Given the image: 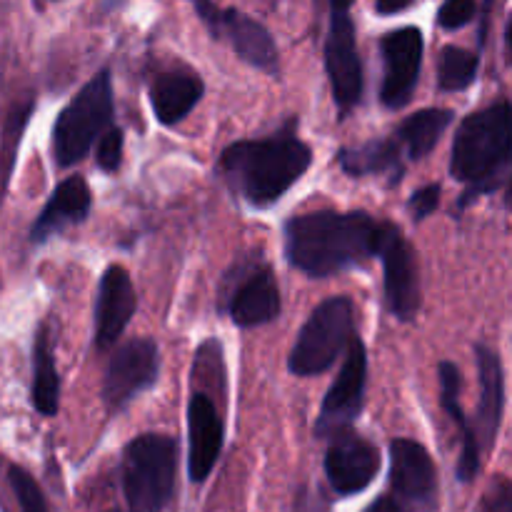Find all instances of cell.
<instances>
[{"instance_id":"1","label":"cell","mask_w":512,"mask_h":512,"mask_svg":"<svg viewBox=\"0 0 512 512\" xmlns=\"http://www.w3.org/2000/svg\"><path fill=\"white\" fill-rule=\"evenodd\" d=\"M380 220L368 213L295 215L285 223V255L290 265L310 278H330L340 270L358 268L378 255Z\"/></svg>"},{"instance_id":"2","label":"cell","mask_w":512,"mask_h":512,"mask_svg":"<svg viewBox=\"0 0 512 512\" xmlns=\"http://www.w3.org/2000/svg\"><path fill=\"white\" fill-rule=\"evenodd\" d=\"M450 175L465 185L460 205L495 190H508L512 198V103L500 100L460 123Z\"/></svg>"},{"instance_id":"3","label":"cell","mask_w":512,"mask_h":512,"mask_svg":"<svg viewBox=\"0 0 512 512\" xmlns=\"http://www.w3.org/2000/svg\"><path fill=\"white\" fill-rule=\"evenodd\" d=\"M310 160L313 153L303 140L293 133H278L228 145L220 155V168L240 198L253 208H268L303 178Z\"/></svg>"},{"instance_id":"4","label":"cell","mask_w":512,"mask_h":512,"mask_svg":"<svg viewBox=\"0 0 512 512\" xmlns=\"http://www.w3.org/2000/svg\"><path fill=\"white\" fill-rule=\"evenodd\" d=\"M123 490L130 512H163L175 490V440L145 433L123 455Z\"/></svg>"},{"instance_id":"5","label":"cell","mask_w":512,"mask_h":512,"mask_svg":"<svg viewBox=\"0 0 512 512\" xmlns=\"http://www.w3.org/2000/svg\"><path fill=\"white\" fill-rule=\"evenodd\" d=\"M113 120V83L108 70L88 80L58 115L53 128V155L60 168L80 163Z\"/></svg>"},{"instance_id":"6","label":"cell","mask_w":512,"mask_h":512,"mask_svg":"<svg viewBox=\"0 0 512 512\" xmlns=\"http://www.w3.org/2000/svg\"><path fill=\"white\" fill-rule=\"evenodd\" d=\"M350 340H353V300H323L303 325L290 350V373L300 378L325 373L343 355Z\"/></svg>"},{"instance_id":"7","label":"cell","mask_w":512,"mask_h":512,"mask_svg":"<svg viewBox=\"0 0 512 512\" xmlns=\"http://www.w3.org/2000/svg\"><path fill=\"white\" fill-rule=\"evenodd\" d=\"M325 68H328L330 88H333L340 115H350V110L363 98V63H360L358 35H355L350 10H330Z\"/></svg>"},{"instance_id":"8","label":"cell","mask_w":512,"mask_h":512,"mask_svg":"<svg viewBox=\"0 0 512 512\" xmlns=\"http://www.w3.org/2000/svg\"><path fill=\"white\" fill-rule=\"evenodd\" d=\"M365 383H368V355H365V345L353 338L340 375L330 385L323 408H320V418L315 423V433L320 438H335L340 433H348L355 418L363 413Z\"/></svg>"},{"instance_id":"9","label":"cell","mask_w":512,"mask_h":512,"mask_svg":"<svg viewBox=\"0 0 512 512\" xmlns=\"http://www.w3.org/2000/svg\"><path fill=\"white\" fill-rule=\"evenodd\" d=\"M378 255L383 260L385 300L398 320H413L420 308V280L415 250L393 223L380 225Z\"/></svg>"},{"instance_id":"10","label":"cell","mask_w":512,"mask_h":512,"mask_svg":"<svg viewBox=\"0 0 512 512\" xmlns=\"http://www.w3.org/2000/svg\"><path fill=\"white\" fill-rule=\"evenodd\" d=\"M380 53L385 63L383 88H380V100L385 108L398 110L410 103L415 93V85L420 80V68H423L425 40L423 33L413 25L408 28L390 30L380 38Z\"/></svg>"},{"instance_id":"11","label":"cell","mask_w":512,"mask_h":512,"mask_svg":"<svg viewBox=\"0 0 512 512\" xmlns=\"http://www.w3.org/2000/svg\"><path fill=\"white\" fill-rule=\"evenodd\" d=\"M160 353L153 340L135 338L110 358L103 380V400L113 410L125 408L135 395L158 383Z\"/></svg>"},{"instance_id":"12","label":"cell","mask_w":512,"mask_h":512,"mask_svg":"<svg viewBox=\"0 0 512 512\" xmlns=\"http://www.w3.org/2000/svg\"><path fill=\"white\" fill-rule=\"evenodd\" d=\"M243 278L228 295L230 318L240 328H258L280 315V290L273 270L255 260L250 268H240Z\"/></svg>"},{"instance_id":"13","label":"cell","mask_w":512,"mask_h":512,"mask_svg":"<svg viewBox=\"0 0 512 512\" xmlns=\"http://www.w3.org/2000/svg\"><path fill=\"white\" fill-rule=\"evenodd\" d=\"M380 470V455L368 440L353 433L335 435L325 455V475L338 495H355L368 488Z\"/></svg>"},{"instance_id":"14","label":"cell","mask_w":512,"mask_h":512,"mask_svg":"<svg viewBox=\"0 0 512 512\" xmlns=\"http://www.w3.org/2000/svg\"><path fill=\"white\" fill-rule=\"evenodd\" d=\"M133 280L128 270L120 265H110L100 278L98 303H95V345L98 350H110L128 328L135 313Z\"/></svg>"},{"instance_id":"15","label":"cell","mask_w":512,"mask_h":512,"mask_svg":"<svg viewBox=\"0 0 512 512\" xmlns=\"http://www.w3.org/2000/svg\"><path fill=\"white\" fill-rule=\"evenodd\" d=\"M223 450V420L205 393H193L188 405V473L193 483H205Z\"/></svg>"},{"instance_id":"16","label":"cell","mask_w":512,"mask_h":512,"mask_svg":"<svg viewBox=\"0 0 512 512\" xmlns=\"http://www.w3.org/2000/svg\"><path fill=\"white\" fill-rule=\"evenodd\" d=\"M390 483L395 493L415 505H430L435 500V465L428 450L408 438L390 443Z\"/></svg>"},{"instance_id":"17","label":"cell","mask_w":512,"mask_h":512,"mask_svg":"<svg viewBox=\"0 0 512 512\" xmlns=\"http://www.w3.org/2000/svg\"><path fill=\"white\" fill-rule=\"evenodd\" d=\"M475 360H478L480 375V400L473 430L480 443V450L490 453L495 445V438H498L500 423H503L505 375L498 353L493 348H488V345H478L475 348Z\"/></svg>"},{"instance_id":"18","label":"cell","mask_w":512,"mask_h":512,"mask_svg":"<svg viewBox=\"0 0 512 512\" xmlns=\"http://www.w3.org/2000/svg\"><path fill=\"white\" fill-rule=\"evenodd\" d=\"M215 38H223L238 53V58L253 68L265 70L270 75L278 73V45H275L270 30L250 15L235 8H223Z\"/></svg>"},{"instance_id":"19","label":"cell","mask_w":512,"mask_h":512,"mask_svg":"<svg viewBox=\"0 0 512 512\" xmlns=\"http://www.w3.org/2000/svg\"><path fill=\"white\" fill-rule=\"evenodd\" d=\"M90 210V188L85 178L70 175L58 188L53 190L50 200L45 203L43 213L33 223L30 240L33 243H45L48 238L58 235L60 230L70 228L75 223H83Z\"/></svg>"},{"instance_id":"20","label":"cell","mask_w":512,"mask_h":512,"mask_svg":"<svg viewBox=\"0 0 512 512\" xmlns=\"http://www.w3.org/2000/svg\"><path fill=\"white\" fill-rule=\"evenodd\" d=\"M438 378H440V403H443L445 413L453 418V423L460 430V460H458V480L460 483H470V480L478 475L480 470V443L475 438L473 425L468 423L463 413V405H460V390H463V375H460L458 365L453 363H440L438 365Z\"/></svg>"},{"instance_id":"21","label":"cell","mask_w":512,"mask_h":512,"mask_svg":"<svg viewBox=\"0 0 512 512\" xmlns=\"http://www.w3.org/2000/svg\"><path fill=\"white\" fill-rule=\"evenodd\" d=\"M203 98V80L188 73H163L150 85V108L163 125H175Z\"/></svg>"},{"instance_id":"22","label":"cell","mask_w":512,"mask_h":512,"mask_svg":"<svg viewBox=\"0 0 512 512\" xmlns=\"http://www.w3.org/2000/svg\"><path fill=\"white\" fill-rule=\"evenodd\" d=\"M340 168L355 178L365 175H388L390 183L403 178V145L398 138L368 140L363 145H350L338 153Z\"/></svg>"},{"instance_id":"23","label":"cell","mask_w":512,"mask_h":512,"mask_svg":"<svg viewBox=\"0 0 512 512\" xmlns=\"http://www.w3.org/2000/svg\"><path fill=\"white\" fill-rule=\"evenodd\" d=\"M33 405L45 418L58 413L60 405V378L55 370L48 325H40L33 345Z\"/></svg>"},{"instance_id":"24","label":"cell","mask_w":512,"mask_h":512,"mask_svg":"<svg viewBox=\"0 0 512 512\" xmlns=\"http://www.w3.org/2000/svg\"><path fill=\"white\" fill-rule=\"evenodd\" d=\"M453 118L455 113L448 108L418 110V113L410 115V118L400 125L395 138L400 140V145L405 148L408 158H425V155L438 145V140L443 138V133L448 130V125L453 123Z\"/></svg>"},{"instance_id":"25","label":"cell","mask_w":512,"mask_h":512,"mask_svg":"<svg viewBox=\"0 0 512 512\" xmlns=\"http://www.w3.org/2000/svg\"><path fill=\"white\" fill-rule=\"evenodd\" d=\"M480 58L470 50L458 48V45H448L443 48L438 60V83L440 88L453 93V90H465L475 83L478 75Z\"/></svg>"},{"instance_id":"26","label":"cell","mask_w":512,"mask_h":512,"mask_svg":"<svg viewBox=\"0 0 512 512\" xmlns=\"http://www.w3.org/2000/svg\"><path fill=\"white\" fill-rule=\"evenodd\" d=\"M8 483L10 488H13L15 500H18L20 512H50L48 503H45L43 490H40V485L35 483V478L28 470L13 465V468L8 470Z\"/></svg>"},{"instance_id":"27","label":"cell","mask_w":512,"mask_h":512,"mask_svg":"<svg viewBox=\"0 0 512 512\" xmlns=\"http://www.w3.org/2000/svg\"><path fill=\"white\" fill-rule=\"evenodd\" d=\"M475 13H478L475 0H445L438 10V25L443 30L465 28L475 18Z\"/></svg>"},{"instance_id":"28","label":"cell","mask_w":512,"mask_h":512,"mask_svg":"<svg viewBox=\"0 0 512 512\" xmlns=\"http://www.w3.org/2000/svg\"><path fill=\"white\" fill-rule=\"evenodd\" d=\"M123 143H125V135L120 128H110L108 133L100 135L98 140V165L100 170L105 173H113V170L120 168L123 163Z\"/></svg>"},{"instance_id":"29","label":"cell","mask_w":512,"mask_h":512,"mask_svg":"<svg viewBox=\"0 0 512 512\" xmlns=\"http://www.w3.org/2000/svg\"><path fill=\"white\" fill-rule=\"evenodd\" d=\"M440 203V185H425V188L415 190L408 200V210L413 215V220H425L428 215H433L438 210Z\"/></svg>"},{"instance_id":"30","label":"cell","mask_w":512,"mask_h":512,"mask_svg":"<svg viewBox=\"0 0 512 512\" xmlns=\"http://www.w3.org/2000/svg\"><path fill=\"white\" fill-rule=\"evenodd\" d=\"M483 512H512V483L508 478H495L483 500Z\"/></svg>"},{"instance_id":"31","label":"cell","mask_w":512,"mask_h":512,"mask_svg":"<svg viewBox=\"0 0 512 512\" xmlns=\"http://www.w3.org/2000/svg\"><path fill=\"white\" fill-rule=\"evenodd\" d=\"M295 512H328V505L320 495L310 493V490H303L295 500Z\"/></svg>"},{"instance_id":"32","label":"cell","mask_w":512,"mask_h":512,"mask_svg":"<svg viewBox=\"0 0 512 512\" xmlns=\"http://www.w3.org/2000/svg\"><path fill=\"white\" fill-rule=\"evenodd\" d=\"M413 5V0H375V10L380 15H395V13H403Z\"/></svg>"},{"instance_id":"33","label":"cell","mask_w":512,"mask_h":512,"mask_svg":"<svg viewBox=\"0 0 512 512\" xmlns=\"http://www.w3.org/2000/svg\"><path fill=\"white\" fill-rule=\"evenodd\" d=\"M365 512H405V508H403V505H400L395 498H390V495H385V498L375 500V503L370 505V508L365 510Z\"/></svg>"},{"instance_id":"34","label":"cell","mask_w":512,"mask_h":512,"mask_svg":"<svg viewBox=\"0 0 512 512\" xmlns=\"http://www.w3.org/2000/svg\"><path fill=\"white\" fill-rule=\"evenodd\" d=\"M353 0H330V10H350Z\"/></svg>"},{"instance_id":"35","label":"cell","mask_w":512,"mask_h":512,"mask_svg":"<svg viewBox=\"0 0 512 512\" xmlns=\"http://www.w3.org/2000/svg\"><path fill=\"white\" fill-rule=\"evenodd\" d=\"M505 43H508V50H510V55H512V15H510V20H508V28H505Z\"/></svg>"},{"instance_id":"36","label":"cell","mask_w":512,"mask_h":512,"mask_svg":"<svg viewBox=\"0 0 512 512\" xmlns=\"http://www.w3.org/2000/svg\"><path fill=\"white\" fill-rule=\"evenodd\" d=\"M110 512H118V510H110Z\"/></svg>"}]
</instances>
